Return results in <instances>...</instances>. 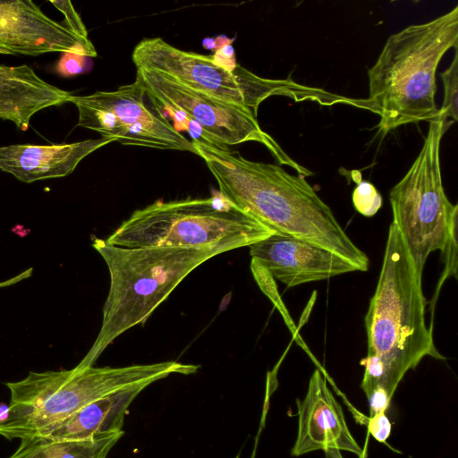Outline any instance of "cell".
<instances>
[{"label":"cell","instance_id":"cell-1","mask_svg":"<svg viewBox=\"0 0 458 458\" xmlns=\"http://www.w3.org/2000/svg\"><path fill=\"white\" fill-rule=\"evenodd\" d=\"M192 144L219 192L233 206L276 233L327 249L358 271L368 270L366 253L353 243L303 176L291 174L277 165L246 159L227 147Z\"/></svg>","mask_w":458,"mask_h":458},{"label":"cell","instance_id":"cell-2","mask_svg":"<svg viewBox=\"0 0 458 458\" xmlns=\"http://www.w3.org/2000/svg\"><path fill=\"white\" fill-rule=\"evenodd\" d=\"M458 45V6L429 21L391 35L368 71L370 111L383 133L437 117L436 72L445 54Z\"/></svg>","mask_w":458,"mask_h":458},{"label":"cell","instance_id":"cell-3","mask_svg":"<svg viewBox=\"0 0 458 458\" xmlns=\"http://www.w3.org/2000/svg\"><path fill=\"white\" fill-rule=\"evenodd\" d=\"M422 276L417 271L403 239L392 222L377 284L365 316L368 354L380 359L384 390L393 397L410 369L430 356L445 358L434 344L425 321Z\"/></svg>","mask_w":458,"mask_h":458},{"label":"cell","instance_id":"cell-4","mask_svg":"<svg viewBox=\"0 0 458 458\" xmlns=\"http://www.w3.org/2000/svg\"><path fill=\"white\" fill-rule=\"evenodd\" d=\"M92 246L107 266L110 286L99 333L79 368L93 366L118 336L137 325H144L191 271L222 254L215 249L124 248L96 237Z\"/></svg>","mask_w":458,"mask_h":458},{"label":"cell","instance_id":"cell-5","mask_svg":"<svg viewBox=\"0 0 458 458\" xmlns=\"http://www.w3.org/2000/svg\"><path fill=\"white\" fill-rule=\"evenodd\" d=\"M199 366L175 360L126 367L30 371L5 383L11 393L9 412L0 421V436L11 440L38 435L85 405L123 389L148 386L172 374L190 375Z\"/></svg>","mask_w":458,"mask_h":458},{"label":"cell","instance_id":"cell-6","mask_svg":"<svg viewBox=\"0 0 458 458\" xmlns=\"http://www.w3.org/2000/svg\"><path fill=\"white\" fill-rule=\"evenodd\" d=\"M274 233L213 191L207 199H159L137 209L105 241L124 248L215 249L224 253L250 247Z\"/></svg>","mask_w":458,"mask_h":458},{"label":"cell","instance_id":"cell-7","mask_svg":"<svg viewBox=\"0 0 458 458\" xmlns=\"http://www.w3.org/2000/svg\"><path fill=\"white\" fill-rule=\"evenodd\" d=\"M131 58L136 68L161 72L192 89L248 108L255 115L259 105L273 96L287 97L296 102L312 101L327 106L345 104L363 107L362 99L305 86L290 78H262L240 64L234 71L227 72L216 65L211 56L182 50L158 37L140 41Z\"/></svg>","mask_w":458,"mask_h":458},{"label":"cell","instance_id":"cell-8","mask_svg":"<svg viewBox=\"0 0 458 458\" xmlns=\"http://www.w3.org/2000/svg\"><path fill=\"white\" fill-rule=\"evenodd\" d=\"M447 122L440 112L429 121L419 155L389 193L393 223L421 276L429 254L444 251L457 225L458 206L445 192L440 168V143Z\"/></svg>","mask_w":458,"mask_h":458},{"label":"cell","instance_id":"cell-9","mask_svg":"<svg viewBox=\"0 0 458 458\" xmlns=\"http://www.w3.org/2000/svg\"><path fill=\"white\" fill-rule=\"evenodd\" d=\"M142 82L136 77L130 84L112 91L72 96L78 110V126L99 133L125 146L187 151L197 155L191 140L177 131L168 119L148 105ZM149 100V99H148Z\"/></svg>","mask_w":458,"mask_h":458},{"label":"cell","instance_id":"cell-10","mask_svg":"<svg viewBox=\"0 0 458 458\" xmlns=\"http://www.w3.org/2000/svg\"><path fill=\"white\" fill-rule=\"evenodd\" d=\"M147 95L169 102L184 111L214 140L217 147L248 141L263 144L280 165L293 168L303 177L313 174L291 158L279 144L264 131L252 111L216 99L186 87L169 76L155 71L136 68Z\"/></svg>","mask_w":458,"mask_h":458},{"label":"cell","instance_id":"cell-11","mask_svg":"<svg viewBox=\"0 0 458 458\" xmlns=\"http://www.w3.org/2000/svg\"><path fill=\"white\" fill-rule=\"evenodd\" d=\"M52 52L98 55L89 39L49 18L34 2L0 1V54L38 56Z\"/></svg>","mask_w":458,"mask_h":458},{"label":"cell","instance_id":"cell-12","mask_svg":"<svg viewBox=\"0 0 458 458\" xmlns=\"http://www.w3.org/2000/svg\"><path fill=\"white\" fill-rule=\"evenodd\" d=\"M250 254L287 287L358 271L352 263L327 249L279 233L250 245Z\"/></svg>","mask_w":458,"mask_h":458},{"label":"cell","instance_id":"cell-13","mask_svg":"<svg viewBox=\"0 0 458 458\" xmlns=\"http://www.w3.org/2000/svg\"><path fill=\"white\" fill-rule=\"evenodd\" d=\"M296 403L299 423L292 455L300 456L318 450H338L365 458L364 451L347 427L341 405L327 386L323 369L314 370L304 399H297Z\"/></svg>","mask_w":458,"mask_h":458},{"label":"cell","instance_id":"cell-14","mask_svg":"<svg viewBox=\"0 0 458 458\" xmlns=\"http://www.w3.org/2000/svg\"><path fill=\"white\" fill-rule=\"evenodd\" d=\"M114 141L101 137L60 145L0 147V170L27 183L64 177L72 174L83 158Z\"/></svg>","mask_w":458,"mask_h":458},{"label":"cell","instance_id":"cell-15","mask_svg":"<svg viewBox=\"0 0 458 458\" xmlns=\"http://www.w3.org/2000/svg\"><path fill=\"white\" fill-rule=\"evenodd\" d=\"M71 92L51 85L28 65L0 64V119L27 131L38 111L69 102Z\"/></svg>","mask_w":458,"mask_h":458},{"label":"cell","instance_id":"cell-16","mask_svg":"<svg viewBox=\"0 0 458 458\" xmlns=\"http://www.w3.org/2000/svg\"><path fill=\"white\" fill-rule=\"evenodd\" d=\"M146 387L137 386L100 398L36 436L75 441L122 431L130 405Z\"/></svg>","mask_w":458,"mask_h":458},{"label":"cell","instance_id":"cell-17","mask_svg":"<svg viewBox=\"0 0 458 458\" xmlns=\"http://www.w3.org/2000/svg\"><path fill=\"white\" fill-rule=\"evenodd\" d=\"M123 435L122 430L75 441L53 440L42 436L24 437L8 458H106Z\"/></svg>","mask_w":458,"mask_h":458},{"label":"cell","instance_id":"cell-18","mask_svg":"<svg viewBox=\"0 0 458 458\" xmlns=\"http://www.w3.org/2000/svg\"><path fill=\"white\" fill-rule=\"evenodd\" d=\"M351 176L356 182L352 192V203L355 209L365 216H373L382 206L381 194L371 182L361 180L360 171H351Z\"/></svg>","mask_w":458,"mask_h":458},{"label":"cell","instance_id":"cell-19","mask_svg":"<svg viewBox=\"0 0 458 458\" xmlns=\"http://www.w3.org/2000/svg\"><path fill=\"white\" fill-rule=\"evenodd\" d=\"M454 56L450 66L443 72L440 77L444 85V100L439 112L441 115L456 122L458 119V55L457 48L454 49Z\"/></svg>","mask_w":458,"mask_h":458},{"label":"cell","instance_id":"cell-20","mask_svg":"<svg viewBox=\"0 0 458 458\" xmlns=\"http://www.w3.org/2000/svg\"><path fill=\"white\" fill-rule=\"evenodd\" d=\"M251 271L255 277L258 284L260 286L262 291L271 299L275 305L281 310L282 315L285 318L286 322L291 326L287 310L284 309L283 302L280 300V295L276 293V288L274 282V277L257 261H251Z\"/></svg>","mask_w":458,"mask_h":458},{"label":"cell","instance_id":"cell-21","mask_svg":"<svg viewBox=\"0 0 458 458\" xmlns=\"http://www.w3.org/2000/svg\"><path fill=\"white\" fill-rule=\"evenodd\" d=\"M50 3L63 13L64 16L63 23L70 31L81 38L89 39L88 30L72 2L51 0Z\"/></svg>","mask_w":458,"mask_h":458},{"label":"cell","instance_id":"cell-22","mask_svg":"<svg viewBox=\"0 0 458 458\" xmlns=\"http://www.w3.org/2000/svg\"><path fill=\"white\" fill-rule=\"evenodd\" d=\"M87 56L65 52L56 64V72L64 78H70L83 72Z\"/></svg>","mask_w":458,"mask_h":458},{"label":"cell","instance_id":"cell-23","mask_svg":"<svg viewBox=\"0 0 458 458\" xmlns=\"http://www.w3.org/2000/svg\"><path fill=\"white\" fill-rule=\"evenodd\" d=\"M369 433L378 442L385 444L391 433V422L385 412L366 418L364 422Z\"/></svg>","mask_w":458,"mask_h":458},{"label":"cell","instance_id":"cell-24","mask_svg":"<svg viewBox=\"0 0 458 458\" xmlns=\"http://www.w3.org/2000/svg\"><path fill=\"white\" fill-rule=\"evenodd\" d=\"M212 62L227 72H233L237 66L234 48L232 44H227L215 50L211 55Z\"/></svg>","mask_w":458,"mask_h":458},{"label":"cell","instance_id":"cell-25","mask_svg":"<svg viewBox=\"0 0 458 458\" xmlns=\"http://www.w3.org/2000/svg\"><path fill=\"white\" fill-rule=\"evenodd\" d=\"M233 41H234V38H229L228 37L222 35V36L216 37L215 38H204L202 41V46L206 49L215 51V50L222 47L225 45L232 44Z\"/></svg>","mask_w":458,"mask_h":458},{"label":"cell","instance_id":"cell-26","mask_svg":"<svg viewBox=\"0 0 458 458\" xmlns=\"http://www.w3.org/2000/svg\"><path fill=\"white\" fill-rule=\"evenodd\" d=\"M25 276L23 274H19L15 276L14 277H12L8 280L0 282V288L7 287L10 285H13L14 284L20 283L21 281L24 280Z\"/></svg>","mask_w":458,"mask_h":458},{"label":"cell","instance_id":"cell-27","mask_svg":"<svg viewBox=\"0 0 458 458\" xmlns=\"http://www.w3.org/2000/svg\"><path fill=\"white\" fill-rule=\"evenodd\" d=\"M9 412V405H6L5 403H0V421L4 420Z\"/></svg>","mask_w":458,"mask_h":458},{"label":"cell","instance_id":"cell-28","mask_svg":"<svg viewBox=\"0 0 458 458\" xmlns=\"http://www.w3.org/2000/svg\"><path fill=\"white\" fill-rule=\"evenodd\" d=\"M327 458H343L340 451L338 450H328L325 452Z\"/></svg>","mask_w":458,"mask_h":458},{"label":"cell","instance_id":"cell-29","mask_svg":"<svg viewBox=\"0 0 458 458\" xmlns=\"http://www.w3.org/2000/svg\"><path fill=\"white\" fill-rule=\"evenodd\" d=\"M254 456H255V450H254V452L252 453V455H251V457H250V458H254Z\"/></svg>","mask_w":458,"mask_h":458},{"label":"cell","instance_id":"cell-30","mask_svg":"<svg viewBox=\"0 0 458 458\" xmlns=\"http://www.w3.org/2000/svg\"><path fill=\"white\" fill-rule=\"evenodd\" d=\"M235 458H239V457L237 456V457H235Z\"/></svg>","mask_w":458,"mask_h":458}]
</instances>
